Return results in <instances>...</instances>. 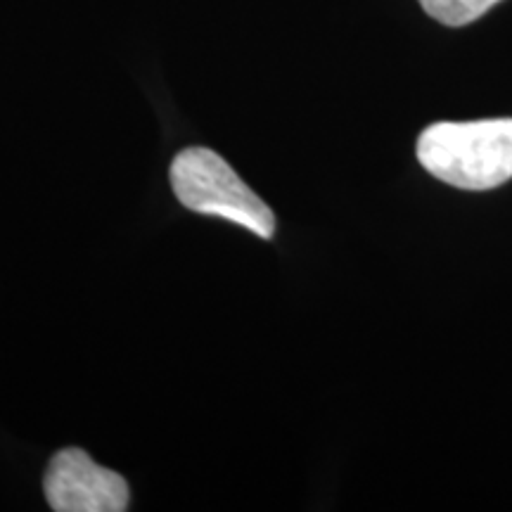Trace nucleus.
I'll return each mask as SVG.
<instances>
[{"mask_svg": "<svg viewBox=\"0 0 512 512\" xmlns=\"http://www.w3.org/2000/svg\"><path fill=\"white\" fill-rule=\"evenodd\" d=\"M418 159L460 190H491L512 178V119L439 121L418 138Z\"/></svg>", "mask_w": 512, "mask_h": 512, "instance_id": "nucleus-1", "label": "nucleus"}, {"mask_svg": "<svg viewBox=\"0 0 512 512\" xmlns=\"http://www.w3.org/2000/svg\"><path fill=\"white\" fill-rule=\"evenodd\" d=\"M171 188L195 214L238 223L259 238L275 235V214L221 155L209 147H185L171 162Z\"/></svg>", "mask_w": 512, "mask_h": 512, "instance_id": "nucleus-2", "label": "nucleus"}, {"mask_svg": "<svg viewBox=\"0 0 512 512\" xmlns=\"http://www.w3.org/2000/svg\"><path fill=\"white\" fill-rule=\"evenodd\" d=\"M43 491L55 512H124L131 501L119 472L95 463L81 448H62L48 463Z\"/></svg>", "mask_w": 512, "mask_h": 512, "instance_id": "nucleus-3", "label": "nucleus"}, {"mask_svg": "<svg viewBox=\"0 0 512 512\" xmlns=\"http://www.w3.org/2000/svg\"><path fill=\"white\" fill-rule=\"evenodd\" d=\"M418 3L439 24L458 29L477 22L491 8H496L501 0H418Z\"/></svg>", "mask_w": 512, "mask_h": 512, "instance_id": "nucleus-4", "label": "nucleus"}]
</instances>
